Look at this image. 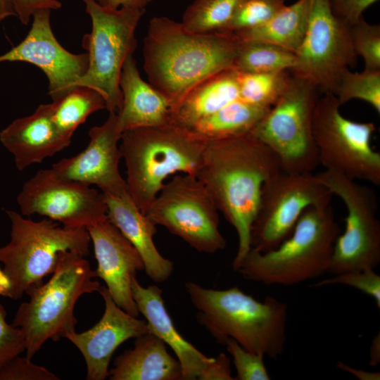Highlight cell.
Returning <instances> with one entry per match:
<instances>
[{"instance_id":"27","label":"cell","mask_w":380,"mask_h":380,"mask_svg":"<svg viewBox=\"0 0 380 380\" xmlns=\"http://www.w3.org/2000/svg\"><path fill=\"white\" fill-rule=\"evenodd\" d=\"M270 109L238 99L200 120L188 129L205 141L242 136L251 133Z\"/></svg>"},{"instance_id":"31","label":"cell","mask_w":380,"mask_h":380,"mask_svg":"<svg viewBox=\"0 0 380 380\" xmlns=\"http://www.w3.org/2000/svg\"><path fill=\"white\" fill-rule=\"evenodd\" d=\"M241 0H194L186 9L184 27L194 33L224 30Z\"/></svg>"},{"instance_id":"2","label":"cell","mask_w":380,"mask_h":380,"mask_svg":"<svg viewBox=\"0 0 380 380\" xmlns=\"http://www.w3.org/2000/svg\"><path fill=\"white\" fill-rule=\"evenodd\" d=\"M240 44L232 32L194 33L167 17H153L144 40V69L172 110L196 85L234 68Z\"/></svg>"},{"instance_id":"15","label":"cell","mask_w":380,"mask_h":380,"mask_svg":"<svg viewBox=\"0 0 380 380\" xmlns=\"http://www.w3.org/2000/svg\"><path fill=\"white\" fill-rule=\"evenodd\" d=\"M23 216L39 215L70 227H85L107 217L105 196L90 186L38 171L17 196Z\"/></svg>"},{"instance_id":"5","label":"cell","mask_w":380,"mask_h":380,"mask_svg":"<svg viewBox=\"0 0 380 380\" xmlns=\"http://www.w3.org/2000/svg\"><path fill=\"white\" fill-rule=\"evenodd\" d=\"M84 257L75 251L60 253L49 281L26 291L29 300L19 305L11 324L24 334L28 358L47 340L56 341L75 331L77 300L84 294L99 292L96 271Z\"/></svg>"},{"instance_id":"29","label":"cell","mask_w":380,"mask_h":380,"mask_svg":"<svg viewBox=\"0 0 380 380\" xmlns=\"http://www.w3.org/2000/svg\"><path fill=\"white\" fill-rule=\"evenodd\" d=\"M296 54L277 45L262 42H242L234 68L242 72L290 71L295 65Z\"/></svg>"},{"instance_id":"38","label":"cell","mask_w":380,"mask_h":380,"mask_svg":"<svg viewBox=\"0 0 380 380\" xmlns=\"http://www.w3.org/2000/svg\"><path fill=\"white\" fill-rule=\"evenodd\" d=\"M46 368L37 365L27 357L20 355L11 360L0 369V380H58Z\"/></svg>"},{"instance_id":"10","label":"cell","mask_w":380,"mask_h":380,"mask_svg":"<svg viewBox=\"0 0 380 380\" xmlns=\"http://www.w3.org/2000/svg\"><path fill=\"white\" fill-rule=\"evenodd\" d=\"M331 92L319 98L313 113L312 135L319 164L352 179L380 184V153L372 146L373 122L345 118Z\"/></svg>"},{"instance_id":"28","label":"cell","mask_w":380,"mask_h":380,"mask_svg":"<svg viewBox=\"0 0 380 380\" xmlns=\"http://www.w3.org/2000/svg\"><path fill=\"white\" fill-rule=\"evenodd\" d=\"M52 118L60 134L71 141L77 128L93 113L106 109L103 97L97 91L75 86L53 101Z\"/></svg>"},{"instance_id":"16","label":"cell","mask_w":380,"mask_h":380,"mask_svg":"<svg viewBox=\"0 0 380 380\" xmlns=\"http://www.w3.org/2000/svg\"><path fill=\"white\" fill-rule=\"evenodd\" d=\"M49 9L33 15L32 27L17 46L0 55V63L23 61L40 68L49 81V94L53 101L73 88L88 67L87 53L75 54L63 48L53 34Z\"/></svg>"},{"instance_id":"3","label":"cell","mask_w":380,"mask_h":380,"mask_svg":"<svg viewBox=\"0 0 380 380\" xmlns=\"http://www.w3.org/2000/svg\"><path fill=\"white\" fill-rule=\"evenodd\" d=\"M185 289L198 311V322L217 342L232 338L250 352L274 359L281 355L287 304L271 296L259 301L238 286L215 290L188 281Z\"/></svg>"},{"instance_id":"7","label":"cell","mask_w":380,"mask_h":380,"mask_svg":"<svg viewBox=\"0 0 380 380\" xmlns=\"http://www.w3.org/2000/svg\"><path fill=\"white\" fill-rule=\"evenodd\" d=\"M11 222L9 242L0 247V263L10 283L8 298H20L54 271L63 251L89 254L91 241L85 227L59 225L50 219L34 221L20 213L6 211Z\"/></svg>"},{"instance_id":"42","label":"cell","mask_w":380,"mask_h":380,"mask_svg":"<svg viewBox=\"0 0 380 380\" xmlns=\"http://www.w3.org/2000/svg\"><path fill=\"white\" fill-rule=\"evenodd\" d=\"M99 5L113 9L120 8L144 9L153 0H94Z\"/></svg>"},{"instance_id":"36","label":"cell","mask_w":380,"mask_h":380,"mask_svg":"<svg viewBox=\"0 0 380 380\" xmlns=\"http://www.w3.org/2000/svg\"><path fill=\"white\" fill-rule=\"evenodd\" d=\"M333 276L315 284L313 286L342 284L353 287L372 297L380 309V276L374 269L354 270Z\"/></svg>"},{"instance_id":"39","label":"cell","mask_w":380,"mask_h":380,"mask_svg":"<svg viewBox=\"0 0 380 380\" xmlns=\"http://www.w3.org/2000/svg\"><path fill=\"white\" fill-rule=\"evenodd\" d=\"M334 14L350 26L357 23L363 12L378 0H329Z\"/></svg>"},{"instance_id":"24","label":"cell","mask_w":380,"mask_h":380,"mask_svg":"<svg viewBox=\"0 0 380 380\" xmlns=\"http://www.w3.org/2000/svg\"><path fill=\"white\" fill-rule=\"evenodd\" d=\"M109 371L110 380H181L179 361L167 352L166 344L151 333L136 338L132 348L118 356Z\"/></svg>"},{"instance_id":"32","label":"cell","mask_w":380,"mask_h":380,"mask_svg":"<svg viewBox=\"0 0 380 380\" xmlns=\"http://www.w3.org/2000/svg\"><path fill=\"white\" fill-rule=\"evenodd\" d=\"M333 94L341 106L352 99H360L379 114L380 71L353 72L347 69L341 75Z\"/></svg>"},{"instance_id":"4","label":"cell","mask_w":380,"mask_h":380,"mask_svg":"<svg viewBox=\"0 0 380 380\" xmlns=\"http://www.w3.org/2000/svg\"><path fill=\"white\" fill-rule=\"evenodd\" d=\"M120 150L127 169V191L146 214L172 175L196 176L207 141L172 123L125 130Z\"/></svg>"},{"instance_id":"17","label":"cell","mask_w":380,"mask_h":380,"mask_svg":"<svg viewBox=\"0 0 380 380\" xmlns=\"http://www.w3.org/2000/svg\"><path fill=\"white\" fill-rule=\"evenodd\" d=\"M123 130L117 113L110 112L101 125L89 131V142L73 157L63 158L51 170L59 177L97 186L103 194L119 195L127 191L119 171L122 158L119 141Z\"/></svg>"},{"instance_id":"34","label":"cell","mask_w":380,"mask_h":380,"mask_svg":"<svg viewBox=\"0 0 380 380\" xmlns=\"http://www.w3.org/2000/svg\"><path fill=\"white\" fill-rule=\"evenodd\" d=\"M350 34L355 55L364 61V70L380 71L379 25L370 24L362 16L350 26Z\"/></svg>"},{"instance_id":"46","label":"cell","mask_w":380,"mask_h":380,"mask_svg":"<svg viewBox=\"0 0 380 380\" xmlns=\"http://www.w3.org/2000/svg\"><path fill=\"white\" fill-rule=\"evenodd\" d=\"M9 289V281L0 267V296L8 298Z\"/></svg>"},{"instance_id":"40","label":"cell","mask_w":380,"mask_h":380,"mask_svg":"<svg viewBox=\"0 0 380 380\" xmlns=\"http://www.w3.org/2000/svg\"><path fill=\"white\" fill-rule=\"evenodd\" d=\"M15 15L27 25L34 13L42 9H58L61 3L58 0H11Z\"/></svg>"},{"instance_id":"25","label":"cell","mask_w":380,"mask_h":380,"mask_svg":"<svg viewBox=\"0 0 380 380\" xmlns=\"http://www.w3.org/2000/svg\"><path fill=\"white\" fill-rule=\"evenodd\" d=\"M238 99L237 71L230 68L191 89L171 110V123L189 129L200 120Z\"/></svg>"},{"instance_id":"18","label":"cell","mask_w":380,"mask_h":380,"mask_svg":"<svg viewBox=\"0 0 380 380\" xmlns=\"http://www.w3.org/2000/svg\"><path fill=\"white\" fill-rule=\"evenodd\" d=\"M97 261L96 277L106 284L114 302L134 317L139 312L132 293V280L144 270L141 255L108 216L87 227Z\"/></svg>"},{"instance_id":"33","label":"cell","mask_w":380,"mask_h":380,"mask_svg":"<svg viewBox=\"0 0 380 380\" xmlns=\"http://www.w3.org/2000/svg\"><path fill=\"white\" fill-rule=\"evenodd\" d=\"M284 6V0H241L224 30L236 32L259 27Z\"/></svg>"},{"instance_id":"14","label":"cell","mask_w":380,"mask_h":380,"mask_svg":"<svg viewBox=\"0 0 380 380\" xmlns=\"http://www.w3.org/2000/svg\"><path fill=\"white\" fill-rule=\"evenodd\" d=\"M291 75L307 80L324 93H334L355 55L350 26L333 13L329 0H310L308 26L296 51Z\"/></svg>"},{"instance_id":"20","label":"cell","mask_w":380,"mask_h":380,"mask_svg":"<svg viewBox=\"0 0 380 380\" xmlns=\"http://www.w3.org/2000/svg\"><path fill=\"white\" fill-rule=\"evenodd\" d=\"M52 111V103L42 104L32 114L13 120L0 132V142L13 156L18 170L40 163L70 145L71 141L57 129Z\"/></svg>"},{"instance_id":"1","label":"cell","mask_w":380,"mask_h":380,"mask_svg":"<svg viewBox=\"0 0 380 380\" xmlns=\"http://www.w3.org/2000/svg\"><path fill=\"white\" fill-rule=\"evenodd\" d=\"M275 154L251 133L207 141L196 177L236 231V272L251 250V230L264 183L279 172Z\"/></svg>"},{"instance_id":"11","label":"cell","mask_w":380,"mask_h":380,"mask_svg":"<svg viewBox=\"0 0 380 380\" xmlns=\"http://www.w3.org/2000/svg\"><path fill=\"white\" fill-rule=\"evenodd\" d=\"M315 175L343 201L347 210L345 230L335 241L328 272L335 275L374 270L380 262V221L375 192L336 171L325 170Z\"/></svg>"},{"instance_id":"41","label":"cell","mask_w":380,"mask_h":380,"mask_svg":"<svg viewBox=\"0 0 380 380\" xmlns=\"http://www.w3.org/2000/svg\"><path fill=\"white\" fill-rule=\"evenodd\" d=\"M197 379L234 380L232 375L231 360L224 353H220L205 367Z\"/></svg>"},{"instance_id":"30","label":"cell","mask_w":380,"mask_h":380,"mask_svg":"<svg viewBox=\"0 0 380 380\" xmlns=\"http://www.w3.org/2000/svg\"><path fill=\"white\" fill-rule=\"evenodd\" d=\"M290 77L289 71L260 73L237 71L239 99L271 108L284 91Z\"/></svg>"},{"instance_id":"37","label":"cell","mask_w":380,"mask_h":380,"mask_svg":"<svg viewBox=\"0 0 380 380\" xmlns=\"http://www.w3.org/2000/svg\"><path fill=\"white\" fill-rule=\"evenodd\" d=\"M6 317V310L0 303V369L26 349L23 331L7 323Z\"/></svg>"},{"instance_id":"12","label":"cell","mask_w":380,"mask_h":380,"mask_svg":"<svg viewBox=\"0 0 380 380\" xmlns=\"http://www.w3.org/2000/svg\"><path fill=\"white\" fill-rule=\"evenodd\" d=\"M145 215L199 252L215 253L226 248L216 205L194 175H176L165 183Z\"/></svg>"},{"instance_id":"6","label":"cell","mask_w":380,"mask_h":380,"mask_svg":"<svg viewBox=\"0 0 380 380\" xmlns=\"http://www.w3.org/2000/svg\"><path fill=\"white\" fill-rule=\"evenodd\" d=\"M340 229L331 205L308 208L291 235L277 248L251 249L236 272L266 285L291 286L328 272Z\"/></svg>"},{"instance_id":"43","label":"cell","mask_w":380,"mask_h":380,"mask_svg":"<svg viewBox=\"0 0 380 380\" xmlns=\"http://www.w3.org/2000/svg\"><path fill=\"white\" fill-rule=\"evenodd\" d=\"M336 367L346 372L350 373L360 380H379L380 373L376 372H368L363 369H355L343 362L338 361Z\"/></svg>"},{"instance_id":"9","label":"cell","mask_w":380,"mask_h":380,"mask_svg":"<svg viewBox=\"0 0 380 380\" xmlns=\"http://www.w3.org/2000/svg\"><path fill=\"white\" fill-rule=\"evenodd\" d=\"M317 93L313 84L291 75L280 98L251 132L275 154L283 172H312L319 165L312 135Z\"/></svg>"},{"instance_id":"35","label":"cell","mask_w":380,"mask_h":380,"mask_svg":"<svg viewBox=\"0 0 380 380\" xmlns=\"http://www.w3.org/2000/svg\"><path fill=\"white\" fill-rule=\"evenodd\" d=\"M224 344L232 355L236 368L234 380H270L271 379L264 363L265 356L247 350L232 338Z\"/></svg>"},{"instance_id":"19","label":"cell","mask_w":380,"mask_h":380,"mask_svg":"<svg viewBox=\"0 0 380 380\" xmlns=\"http://www.w3.org/2000/svg\"><path fill=\"white\" fill-rule=\"evenodd\" d=\"M99 293L105 310L99 322L85 331L65 336L84 357L87 380L106 379L109 376L111 357L118 347L128 339L149 333L146 322L120 308L106 286L101 287Z\"/></svg>"},{"instance_id":"22","label":"cell","mask_w":380,"mask_h":380,"mask_svg":"<svg viewBox=\"0 0 380 380\" xmlns=\"http://www.w3.org/2000/svg\"><path fill=\"white\" fill-rule=\"evenodd\" d=\"M107 216L141 257L144 271L153 281H165L173 272V262L164 258L153 242L155 225L134 204L127 191L103 194Z\"/></svg>"},{"instance_id":"21","label":"cell","mask_w":380,"mask_h":380,"mask_svg":"<svg viewBox=\"0 0 380 380\" xmlns=\"http://www.w3.org/2000/svg\"><path fill=\"white\" fill-rule=\"evenodd\" d=\"M132 293L139 313L146 319L149 333L161 339L174 351L179 361L184 380L197 379L212 361L176 329L167 312L162 296V290L156 285L144 287L136 277L132 280Z\"/></svg>"},{"instance_id":"8","label":"cell","mask_w":380,"mask_h":380,"mask_svg":"<svg viewBox=\"0 0 380 380\" xmlns=\"http://www.w3.org/2000/svg\"><path fill=\"white\" fill-rule=\"evenodd\" d=\"M91 20V30L82 40L88 56V67L75 86L97 91L106 110L118 113L122 103L120 78L122 66L137 47L135 30L146 10L109 8L94 0H82Z\"/></svg>"},{"instance_id":"45","label":"cell","mask_w":380,"mask_h":380,"mask_svg":"<svg viewBox=\"0 0 380 380\" xmlns=\"http://www.w3.org/2000/svg\"><path fill=\"white\" fill-rule=\"evenodd\" d=\"M16 15L11 0H0V22L8 17Z\"/></svg>"},{"instance_id":"23","label":"cell","mask_w":380,"mask_h":380,"mask_svg":"<svg viewBox=\"0 0 380 380\" xmlns=\"http://www.w3.org/2000/svg\"><path fill=\"white\" fill-rule=\"evenodd\" d=\"M120 87L122 103L117 114L123 132L171 123L170 101L141 78L133 55L122 66Z\"/></svg>"},{"instance_id":"44","label":"cell","mask_w":380,"mask_h":380,"mask_svg":"<svg viewBox=\"0 0 380 380\" xmlns=\"http://www.w3.org/2000/svg\"><path fill=\"white\" fill-rule=\"evenodd\" d=\"M380 362V334L378 333L371 342L369 348V365L376 366Z\"/></svg>"},{"instance_id":"26","label":"cell","mask_w":380,"mask_h":380,"mask_svg":"<svg viewBox=\"0 0 380 380\" xmlns=\"http://www.w3.org/2000/svg\"><path fill=\"white\" fill-rule=\"evenodd\" d=\"M310 3V0H298L285 5L265 24L234 33L242 42L272 44L296 53L306 32Z\"/></svg>"},{"instance_id":"13","label":"cell","mask_w":380,"mask_h":380,"mask_svg":"<svg viewBox=\"0 0 380 380\" xmlns=\"http://www.w3.org/2000/svg\"><path fill=\"white\" fill-rule=\"evenodd\" d=\"M332 196L315 174L280 170L262 186L251 230V249L265 253L277 248L308 208L331 205Z\"/></svg>"}]
</instances>
